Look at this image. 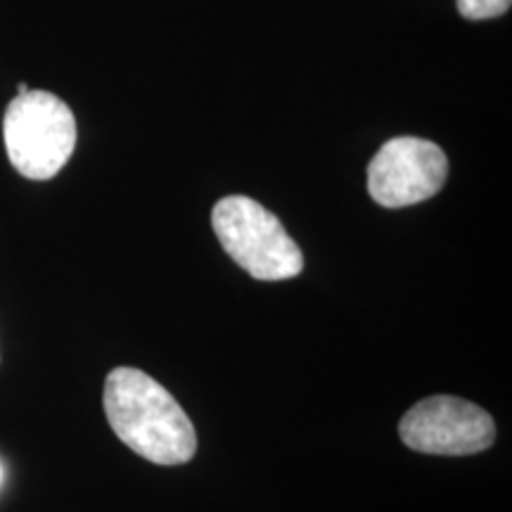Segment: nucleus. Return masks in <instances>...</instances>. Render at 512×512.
Returning <instances> with one entry per match:
<instances>
[{
	"instance_id": "obj_5",
	"label": "nucleus",
	"mask_w": 512,
	"mask_h": 512,
	"mask_svg": "<svg viewBox=\"0 0 512 512\" xmlns=\"http://www.w3.org/2000/svg\"><path fill=\"white\" fill-rule=\"evenodd\" d=\"M448 159L437 143L401 136L384 143L368 164L370 197L387 209L425 202L446 185Z\"/></svg>"
},
{
	"instance_id": "obj_7",
	"label": "nucleus",
	"mask_w": 512,
	"mask_h": 512,
	"mask_svg": "<svg viewBox=\"0 0 512 512\" xmlns=\"http://www.w3.org/2000/svg\"><path fill=\"white\" fill-rule=\"evenodd\" d=\"M27 91H29L27 83H19V86H17V95H22V93H27Z\"/></svg>"
},
{
	"instance_id": "obj_6",
	"label": "nucleus",
	"mask_w": 512,
	"mask_h": 512,
	"mask_svg": "<svg viewBox=\"0 0 512 512\" xmlns=\"http://www.w3.org/2000/svg\"><path fill=\"white\" fill-rule=\"evenodd\" d=\"M512 0H458V12L467 19H491L510 10Z\"/></svg>"
},
{
	"instance_id": "obj_2",
	"label": "nucleus",
	"mask_w": 512,
	"mask_h": 512,
	"mask_svg": "<svg viewBox=\"0 0 512 512\" xmlns=\"http://www.w3.org/2000/svg\"><path fill=\"white\" fill-rule=\"evenodd\" d=\"M211 226L226 254L256 280H290L304 268L302 249L283 223L266 207L245 195L216 202Z\"/></svg>"
},
{
	"instance_id": "obj_3",
	"label": "nucleus",
	"mask_w": 512,
	"mask_h": 512,
	"mask_svg": "<svg viewBox=\"0 0 512 512\" xmlns=\"http://www.w3.org/2000/svg\"><path fill=\"white\" fill-rule=\"evenodd\" d=\"M3 138L10 164L31 181H50L76 145V119L69 105L48 91L17 95L5 110Z\"/></svg>"
},
{
	"instance_id": "obj_4",
	"label": "nucleus",
	"mask_w": 512,
	"mask_h": 512,
	"mask_svg": "<svg viewBox=\"0 0 512 512\" xmlns=\"http://www.w3.org/2000/svg\"><path fill=\"white\" fill-rule=\"evenodd\" d=\"M399 437L411 451L427 456H475L494 446L496 425L477 403L430 396L403 415Z\"/></svg>"
},
{
	"instance_id": "obj_1",
	"label": "nucleus",
	"mask_w": 512,
	"mask_h": 512,
	"mask_svg": "<svg viewBox=\"0 0 512 512\" xmlns=\"http://www.w3.org/2000/svg\"><path fill=\"white\" fill-rule=\"evenodd\" d=\"M102 406L114 434L155 465H185L197 451L195 427L181 403L136 368H114L105 380Z\"/></svg>"
}]
</instances>
